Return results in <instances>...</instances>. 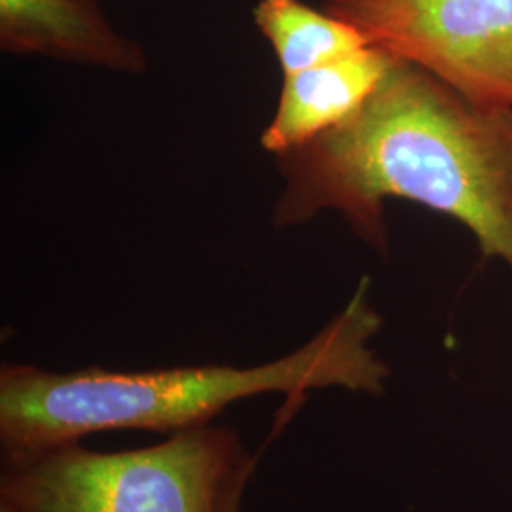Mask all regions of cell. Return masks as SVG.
Segmentation results:
<instances>
[{
    "label": "cell",
    "mask_w": 512,
    "mask_h": 512,
    "mask_svg": "<svg viewBox=\"0 0 512 512\" xmlns=\"http://www.w3.org/2000/svg\"><path fill=\"white\" fill-rule=\"evenodd\" d=\"M277 160L279 228L338 211L385 253L384 202L403 198L458 220L512 270V107L475 103L393 55L359 109Z\"/></svg>",
    "instance_id": "cell-1"
},
{
    "label": "cell",
    "mask_w": 512,
    "mask_h": 512,
    "mask_svg": "<svg viewBox=\"0 0 512 512\" xmlns=\"http://www.w3.org/2000/svg\"><path fill=\"white\" fill-rule=\"evenodd\" d=\"M368 281L325 329L266 365L175 366L145 372L86 368L52 372L33 365L0 368V444L18 461L103 431L179 433L211 425L220 412L256 395L298 397L344 387L382 395L389 368L368 346L382 319L366 300Z\"/></svg>",
    "instance_id": "cell-2"
},
{
    "label": "cell",
    "mask_w": 512,
    "mask_h": 512,
    "mask_svg": "<svg viewBox=\"0 0 512 512\" xmlns=\"http://www.w3.org/2000/svg\"><path fill=\"white\" fill-rule=\"evenodd\" d=\"M255 458L238 431L203 425L133 450L80 442L4 461L0 505L14 512H239Z\"/></svg>",
    "instance_id": "cell-3"
},
{
    "label": "cell",
    "mask_w": 512,
    "mask_h": 512,
    "mask_svg": "<svg viewBox=\"0 0 512 512\" xmlns=\"http://www.w3.org/2000/svg\"><path fill=\"white\" fill-rule=\"evenodd\" d=\"M323 8L467 99L512 107V0H323Z\"/></svg>",
    "instance_id": "cell-4"
},
{
    "label": "cell",
    "mask_w": 512,
    "mask_h": 512,
    "mask_svg": "<svg viewBox=\"0 0 512 512\" xmlns=\"http://www.w3.org/2000/svg\"><path fill=\"white\" fill-rule=\"evenodd\" d=\"M6 54L44 55L116 73H145V50L120 35L99 0H0Z\"/></svg>",
    "instance_id": "cell-5"
},
{
    "label": "cell",
    "mask_w": 512,
    "mask_h": 512,
    "mask_svg": "<svg viewBox=\"0 0 512 512\" xmlns=\"http://www.w3.org/2000/svg\"><path fill=\"white\" fill-rule=\"evenodd\" d=\"M393 55L368 44L353 54L283 76L274 118L262 147L275 156L304 147L342 124L382 82Z\"/></svg>",
    "instance_id": "cell-6"
},
{
    "label": "cell",
    "mask_w": 512,
    "mask_h": 512,
    "mask_svg": "<svg viewBox=\"0 0 512 512\" xmlns=\"http://www.w3.org/2000/svg\"><path fill=\"white\" fill-rule=\"evenodd\" d=\"M253 19L272 44L283 76L300 73L368 46L361 31L302 0H258Z\"/></svg>",
    "instance_id": "cell-7"
}]
</instances>
